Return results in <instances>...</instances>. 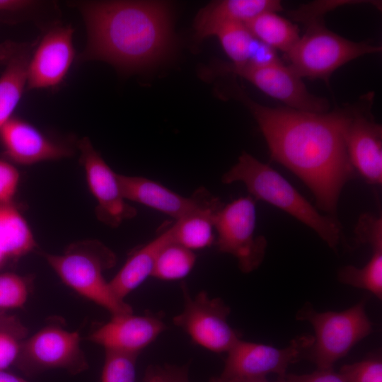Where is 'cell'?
I'll return each mask as SVG.
<instances>
[{
	"label": "cell",
	"instance_id": "obj_14",
	"mask_svg": "<svg viewBox=\"0 0 382 382\" xmlns=\"http://www.w3.org/2000/svg\"><path fill=\"white\" fill-rule=\"evenodd\" d=\"M124 197L165 214L175 221L199 209L214 208L222 203L201 187L190 197H184L149 178L118 174Z\"/></svg>",
	"mask_w": 382,
	"mask_h": 382
},
{
	"label": "cell",
	"instance_id": "obj_15",
	"mask_svg": "<svg viewBox=\"0 0 382 382\" xmlns=\"http://www.w3.org/2000/svg\"><path fill=\"white\" fill-rule=\"evenodd\" d=\"M74 30L69 25L49 30L31 54L27 88H50L64 79L74 59Z\"/></svg>",
	"mask_w": 382,
	"mask_h": 382
},
{
	"label": "cell",
	"instance_id": "obj_33",
	"mask_svg": "<svg viewBox=\"0 0 382 382\" xmlns=\"http://www.w3.org/2000/svg\"><path fill=\"white\" fill-rule=\"evenodd\" d=\"M21 345L16 337L6 330H0V371H4L17 361Z\"/></svg>",
	"mask_w": 382,
	"mask_h": 382
},
{
	"label": "cell",
	"instance_id": "obj_40",
	"mask_svg": "<svg viewBox=\"0 0 382 382\" xmlns=\"http://www.w3.org/2000/svg\"><path fill=\"white\" fill-rule=\"evenodd\" d=\"M240 382H269V381L267 380L266 377H263V378H255V379L243 381Z\"/></svg>",
	"mask_w": 382,
	"mask_h": 382
},
{
	"label": "cell",
	"instance_id": "obj_36",
	"mask_svg": "<svg viewBox=\"0 0 382 382\" xmlns=\"http://www.w3.org/2000/svg\"><path fill=\"white\" fill-rule=\"evenodd\" d=\"M35 4L25 0H0V12H16L32 7Z\"/></svg>",
	"mask_w": 382,
	"mask_h": 382
},
{
	"label": "cell",
	"instance_id": "obj_37",
	"mask_svg": "<svg viewBox=\"0 0 382 382\" xmlns=\"http://www.w3.org/2000/svg\"><path fill=\"white\" fill-rule=\"evenodd\" d=\"M161 371L167 382H189L183 369L168 366Z\"/></svg>",
	"mask_w": 382,
	"mask_h": 382
},
{
	"label": "cell",
	"instance_id": "obj_21",
	"mask_svg": "<svg viewBox=\"0 0 382 382\" xmlns=\"http://www.w3.org/2000/svg\"><path fill=\"white\" fill-rule=\"evenodd\" d=\"M258 40L286 54L300 38L298 25L276 11H265L245 23Z\"/></svg>",
	"mask_w": 382,
	"mask_h": 382
},
{
	"label": "cell",
	"instance_id": "obj_8",
	"mask_svg": "<svg viewBox=\"0 0 382 382\" xmlns=\"http://www.w3.org/2000/svg\"><path fill=\"white\" fill-rule=\"evenodd\" d=\"M314 342V337L303 335L293 339L284 348L238 340L226 352L227 357L221 374L210 382H240L266 377L276 374L278 377L304 357Z\"/></svg>",
	"mask_w": 382,
	"mask_h": 382
},
{
	"label": "cell",
	"instance_id": "obj_3",
	"mask_svg": "<svg viewBox=\"0 0 382 382\" xmlns=\"http://www.w3.org/2000/svg\"><path fill=\"white\" fill-rule=\"evenodd\" d=\"M224 184L242 182L255 200L265 201L291 214L312 228L336 250L341 225L334 216L323 215L284 177L269 165L243 151L237 163L225 173Z\"/></svg>",
	"mask_w": 382,
	"mask_h": 382
},
{
	"label": "cell",
	"instance_id": "obj_24",
	"mask_svg": "<svg viewBox=\"0 0 382 382\" xmlns=\"http://www.w3.org/2000/svg\"><path fill=\"white\" fill-rule=\"evenodd\" d=\"M195 261L193 251L171 241L158 253L151 277L164 281L183 279L191 272Z\"/></svg>",
	"mask_w": 382,
	"mask_h": 382
},
{
	"label": "cell",
	"instance_id": "obj_27",
	"mask_svg": "<svg viewBox=\"0 0 382 382\" xmlns=\"http://www.w3.org/2000/svg\"><path fill=\"white\" fill-rule=\"evenodd\" d=\"M101 382H135L137 354L105 349Z\"/></svg>",
	"mask_w": 382,
	"mask_h": 382
},
{
	"label": "cell",
	"instance_id": "obj_2",
	"mask_svg": "<svg viewBox=\"0 0 382 382\" xmlns=\"http://www.w3.org/2000/svg\"><path fill=\"white\" fill-rule=\"evenodd\" d=\"M87 30L83 59L100 60L132 72L163 59L173 47L168 4L104 1L78 4Z\"/></svg>",
	"mask_w": 382,
	"mask_h": 382
},
{
	"label": "cell",
	"instance_id": "obj_32",
	"mask_svg": "<svg viewBox=\"0 0 382 382\" xmlns=\"http://www.w3.org/2000/svg\"><path fill=\"white\" fill-rule=\"evenodd\" d=\"M19 179V173L16 167L0 159V203H11Z\"/></svg>",
	"mask_w": 382,
	"mask_h": 382
},
{
	"label": "cell",
	"instance_id": "obj_28",
	"mask_svg": "<svg viewBox=\"0 0 382 382\" xmlns=\"http://www.w3.org/2000/svg\"><path fill=\"white\" fill-rule=\"evenodd\" d=\"M29 294L25 278L14 273L0 274V309L20 308Z\"/></svg>",
	"mask_w": 382,
	"mask_h": 382
},
{
	"label": "cell",
	"instance_id": "obj_7",
	"mask_svg": "<svg viewBox=\"0 0 382 382\" xmlns=\"http://www.w3.org/2000/svg\"><path fill=\"white\" fill-rule=\"evenodd\" d=\"M255 202L250 195L240 197L223 204L214 216L218 250L233 255L245 273L260 265L267 248L266 238L255 234Z\"/></svg>",
	"mask_w": 382,
	"mask_h": 382
},
{
	"label": "cell",
	"instance_id": "obj_11",
	"mask_svg": "<svg viewBox=\"0 0 382 382\" xmlns=\"http://www.w3.org/2000/svg\"><path fill=\"white\" fill-rule=\"evenodd\" d=\"M17 361L30 375L52 369L79 374L88 368L79 334L56 326L45 327L23 342Z\"/></svg>",
	"mask_w": 382,
	"mask_h": 382
},
{
	"label": "cell",
	"instance_id": "obj_16",
	"mask_svg": "<svg viewBox=\"0 0 382 382\" xmlns=\"http://www.w3.org/2000/svg\"><path fill=\"white\" fill-rule=\"evenodd\" d=\"M166 328L164 322L154 316L120 314L93 331L88 340L105 349L138 355Z\"/></svg>",
	"mask_w": 382,
	"mask_h": 382
},
{
	"label": "cell",
	"instance_id": "obj_6",
	"mask_svg": "<svg viewBox=\"0 0 382 382\" xmlns=\"http://www.w3.org/2000/svg\"><path fill=\"white\" fill-rule=\"evenodd\" d=\"M296 318L308 321L313 327L314 342L303 358L314 363L317 369H332L338 359L373 330L365 311V300L340 312H318L307 303L297 312Z\"/></svg>",
	"mask_w": 382,
	"mask_h": 382
},
{
	"label": "cell",
	"instance_id": "obj_5",
	"mask_svg": "<svg viewBox=\"0 0 382 382\" xmlns=\"http://www.w3.org/2000/svg\"><path fill=\"white\" fill-rule=\"evenodd\" d=\"M306 29L289 52L288 66L300 77L326 83L337 69L359 57L379 53L381 46L355 42L327 28L323 20L305 23Z\"/></svg>",
	"mask_w": 382,
	"mask_h": 382
},
{
	"label": "cell",
	"instance_id": "obj_9",
	"mask_svg": "<svg viewBox=\"0 0 382 382\" xmlns=\"http://www.w3.org/2000/svg\"><path fill=\"white\" fill-rule=\"evenodd\" d=\"M183 294L184 307L173 317V323L195 344L213 352L226 353L241 339L228 322L230 308L221 299L210 298L203 291L191 296L183 286Z\"/></svg>",
	"mask_w": 382,
	"mask_h": 382
},
{
	"label": "cell",
	"instance_id": "obj_22",
	"mask_svg": "<svg viewBox=\"0 0 382 382\" xmlns=\"http://www.w3.org/2000/svg\"><path fill=\"white\" fill-rule=\"evenodd\" d=\"M36 246L25 218L11 203H0V252L5 257H18Z\"/></svg>",
	"mask_w": 382,
	"mask_h": 382
},
{
	"label": "cell",
	"instance_id": "obj_38",
	"mask_svg": "<svg viewBox=\"0 0 382 382\" xmlns=\"http://www.w3.org/2000/svg\"><path fill=\"white\" fill-rule=\"evenodd\" d=\"M0 382H28L23 378L8 373L5 371H0Z\"/></svg>",
	"mask_w": 382,
	"mask_h": 382
},
{
	"label": "cell",
	"instance_id": "obj_18",
	"mask_svg": "<svg viewBox=\"0 0 382 382\" xmlns=\"http://www.w3.org/2000/svg\"><path fill=\"white\" fill-rule=\"evenodd\" d=\"M283 9L279 0L215 1L197 13L195 20V37L198 40L214 35L222 25L231 23H245L265 11Z\"/></svg>",
	"mask_w": 382,
	"mask_h": 382
},
{
	"label": "cell",
	"instance_id": "obj_19",
	"mask_svg": "<svg viewBox=\"0 0 382 382\" xmlns=\"http://www.w3.org/2000/svg\"><path fill=\"white\" fill-rule=\"evenodd\" d=\"M31 50L28 45L16 42L0 45V61L4 65L0 76V129L12 117L27 87Z\"/></svg>",
	"mask_w": 382,
	"mask_h": 382
},
{
	"label": "cell",
	"instance_id": "obj_1",
	"mask_svg": "<svg viewBox=\"0 0 382 382\" xmlns=\"http://www.w3.org/2000/svg\"><path fill=\"white\" fill-rule=\"evenodd\" d=\"M233 93L250 111L271 158L296 174L311 190L318 207L333 216L342 188L354 173L345 146V108L324 113L270 108L249 98L238 86Z\"/></svg>",
	"mask_w": 382,
	"mask_h": 382
},
{
	"label": "cell",
	"instance_id": "obj_23",
	"mask_svg": "<svg viewBox=\"0 0 382 382\" xmlns=\"http://www.w3.org/2000/svg\"><path fill=\"white\" fill-rule=\"evenodd\" d=\"M223 205L195 211L171 226L173 242L193 251L211 246L215 242L214 216Z\"/></svg>",
	"mask_w": 382,
	"mask_h": 382
},
{
	"label": "cell",
	"instance_id": "obj_41",
	"mask_svg": "<svg viewBox=\"0 0 382 382\" xmlns=\"http://www.w3.org/2000/svg\"><path fill=\"white\" fill-rule=\"evenodd\" d=\"M5 258V256L0 252V266L3 263Z\"/></svg>",
	"mask_w": 382,
	"mask_h": 382
},
{
	"label": "cell",
	"instance_id": "obj_4",
	"mask_svg": "<svg viewBox=\"0 0 382 382\" xmlns=\"http://www.w3.org/2000/svg\"><path fill=\"white\" fill-rule=\"evenodd\" d=\"M45 258L64 284L112 316L133 313L128 303L114 294L104 277L103 272L115 265L116 257L101 243H79L62 254H45Z\"/></svg>",
	"mask_w": 382,
	"mask_h": 382
},
{
	"label": "cell",
	"instance_id": "obj_30",
	"mask_svg": "<svg viewBox=\"0 0 382 382\" xmlns=\"http://www.w3.org/2000/svg\"><path fill=\"white\" fill-rule=\"evenodd\" d=\"M363 1H318L301 6L297 9L290 11V16L294 21H298L304 24L306 23L323 20V16L328 11L335 8L352 4H359Z\"/></svg>",
	"mask_w": 382,
	"mask_h": 382
},
{
	"label": "cell",
	"instance_id": "obj_20",
	"mask_svg": "<svg viewBox=\"0 0 382 382\" xmlns=\"http://www.w3.org/2000/svg\"><path fill=\"white\" fill-rule=\"evenodd\" d=\"M173 241L171 226L154 239L135 250L109 282L114 294L124 299L151 277L155 262L160 250Z\"/></svg>",
	"mask_w": 382,
	"mask_h": 382
},
{
	"label": "cell",
	"instance_id": "obj_29",
	"mask_svg": "<svg viewBox=\"0 0 382 382\" xmlns=\"http://www.w3.org/2000/svg\"><path fill=\"white\" fill-rule=\"evenodd\" d=\"M339 374L346 382H382V361L371 357L342 366Z\"/></svg>",
	"mask_w": 382,
	"mask_h": 382
},
{
	"label": "cell",
	"instance_id": "obj_34",
	"mask_svg": "<svg viewBox=\"0 0 382 382\" xmlns=\"http://www.w3.org/2000/svg\"><path fill=\"white\" fill-rule=\"evenodd\" d=\"M275 382H346L339 373H336L332 369H317L316 371L308 374H286L283 376L278 377Z\"/></svg>",
	"mask_w": 382,
	"mask_h": 382
},
{
	"label": "cell",
	"instance_id": "obj_31",
	"mask_svg": "<svg viewBox=\"0 0 382 382\" xmlns=\"http://www.w3.org/2000/svg\"><path fill=\"white\" fill-rule=\"evenodd\" d=\"M356 241L371 246L382 245V219L371 214H362L355 228Z\"/></svg>",
	"mask_w": 382,
	"mask_h": 382
},
{
	"label": "cell",
	"instance_id": "obj_25",
	"mask_svg": "<svg viewBox=\"0 0 382 382\" xmlns=\"http://www.w3.org/2000/svg\"><path fill=\"white\" fill-rule=\"evenodd\" d=\"M372 248V256L362 268L347 265L338 272L340 282L356 288L366 289L382 299V245Z\"/></svg>",
	"mask_w": 382,
	"mask_h": 382
},
{
	"label": "cell",
	"instance_id": "obj_26",
	"mask_svg": "<svg viewBox=\"0 0 382 382\" xmlns=\"http://www.w3.org/2000/svg\"><path fill=\"white\" fill-rule=\"evenodd\" d=\"M234 67L245 65L249 59L256 38L245 23H231L222 25L214 34Z\"/></svg>",
	"mask_w": 382,
	"mask_h": 382
},
{
	"label": "cell",
	"instance_id": "obj_39",
	"mask_svg": "<svg viewBox=\"0 0 382 382\" xmlns=\"http://www.w3.org/2000/svg\"><path fill=\"white\" fill-rule=\"evenodd\" d=\"M144 382H167L161 369L151 371L146 376Z\"/></svg>",
	"mask_w": 382,
	"mask_h": 382
},
{
	"label": "cell",
	"instance_id": "obj_17",
	"mask_svg": "<svg viewBox=\"0 0 382 382\" xmlns=\"http://www.w3.org/2000/svg\"><path fill=\"white\" fill-rule=\"evenodd\" d=\"M0 139L7 156L20 164L30 165L70 155L68 149L47 138L33 125L13 117L0 129Z\"/></svg>",
	"mask_w": 382,
	"mask_h": 382
},
{
	"label": "cell",
	"instance_id": "obj_35",
	"mask_svg": "<svg viewBox=\"0 0 382 382\" xmlns=\"http://www.w3.org/2000/svg\"><path fill=\"white\" fill-rule=\"evenodd\" d=\"M282 62L275 50L256 39L248 62L245 65L263 67Z\"/></svg>",
	"mask_w": 382,
	"mask_h": 382
},
{
	"label": "cell",
	"instance_id": "obj_12",
	"mask_svg": "<svg viewBox=\"0 0 382 382\" xmlns=\"http://www.w3.org/2000/svg\"><path fill=\"white\" fill-rule=\"evenodd\" d=\"M216 71L245 79L287 108L316 113L330 111L328 100L310 93L302 78L283 62L263 67L249 65L234 67L230 64H221Z\"/></svg>",
	"mask_w": 382,
	"mask_h": 382
},
{
	"label": "cell",
	"instance_id": "obj_13",
	"mask_svg": "<svg viewBox=\"0 0 382 382\" xmlns=\"http://www.w3.org/2000/svg\"><path fill=\"white\" fill-rule=\"evenodd\" d=\"M79 149L88 187L97 202L98 218L112 227L134 218L137 212L124 197L118 174L107 164L88 139H81Z\"/></svg>",
	"mask_w": 382,
	"mask_h": 382
},
{
	"label": "cell",
	"instance_id": "obj_10",
	"mask_svg": "<svg viewBox=\"0 0 382 382\" xmlns=\"http://www.w3.org/2000/svg\"><path fill=\"white\" fill-rule=\"evenodd\" d=\"M374 92L360 96L354 103L344 105L347 122L344 138L350 163L367 183L382 181V127L371 112Z\"/></svg>",
	"mask_w": 382,
	"mask_h": 382
}]
</instances>
